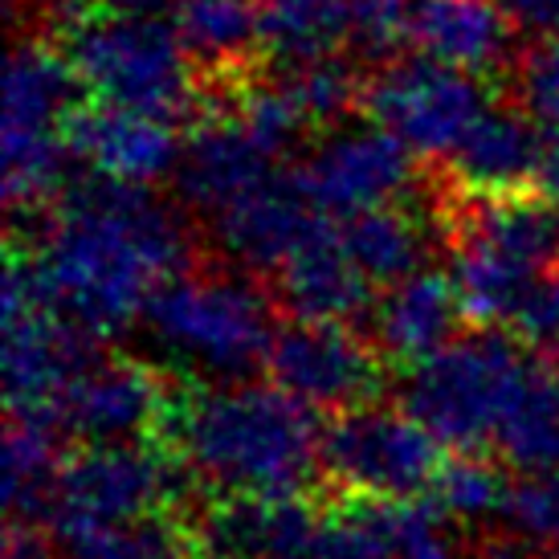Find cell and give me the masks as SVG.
Here are the masks:
<instances>
[{
  "label": "cell",
  "instance_id": "cell-1",
  "mask_svg": "<svg viewBox=\"0 0 559 559\" xmlns=\"http://www.w3.org/2000/svg\"><path fill=\"white\" fill-rule=\"evenodd\" d=\"M188 237L152 185L86 176L66 188L41 241L29 249L37 282L91 340L140 323L159 286L185 270Z\"/></svg>",
  "mask_w": 559,
  "mask_h": 559
},
{
  "label": "cell",
  "instance_id": "cell-2",
  "mask_svg": "<svg viewBox=\"0 0 559 559\" xmlns=\"http://www.w3.org/2000/svg\"><path fill=\"white\" fill-rule=\"evenodd\" d=\"M180 466L217 495H295L323 469L314 408L282 384L229 380L171 408Z\"/></svg>",
  "mask_w": 559,
  "mask_h": 559
},
{
  "label": "cell",
  "instance_id": "cell-3",
  "mask_svg": "<svg viewBox=\"0 0 559 559\" xmlns=\"http://www.w3.org/2000/svg\"><path fill=\"white\" fill-rule=\"evenodd\" d=\"M62 49L79 70L82 91L98 103L152 110L176 123L197 98L192 58L164 16H127L82 4L62 21Z\"/></svg>",
  "mask_w": 559,
  "mask_h": 559
},
{
  "label": "cell",
  "instance_id": "cell-4",
  "mask_svg": "<svg viewBox=\"0 0 559 559\" xmlns=\"http://www.w3.org/2000/svg\"><path fill=\"white\" fill-rule=\"evenodd\" d=\"M143 323L159 352L217 384L246 380L270 356V307L234 274H171L159 286Z\"/></svg>",
  "mask_w": 559,
  "mask_h": 559
},
{
  "label": "cell",
  "instance_id": "cell-5",
  "mask_svg": "<svg viewBox=\"0 0 559 559\" xmlns=\"http://www.w3.org/2000/svg\"><path fill=\"white\" fill-rule=\"evenodd\" d=\"M527 364V343L481 326L408 368L404 408H413L441 437V445L478 453L495 445Z\"/></svg>",
  "mask_w": 559,
  "mask_h": 559
},
{
  "label": "cell",
  "instance_id": "cell-6",
  "mask_svg": "<svg viewBox=\"0 0 559 559\" xmlns=\"http://www.w3.org/2000/svg\"><path fill=\"white\" fill-rule=\"evenodd\" d=\"M559 258V213L551 201L486 197L453 246L450 274L462 311L478 326H507L514 302Z\"/></svg>",
  "mask_w": 559,
  "mask_h": 559
},
{
  "label": "cell",
  "instance_id": "cell-7",
  "mask_svg": "<svg viewBox=\"0 0 559 559\" xmlns=\"http://www.w3.org/2000/svg\"><path fill=\"white\" fill-rule=\"evenodd\" d=\"M180 490V466L147 441L86 445L70 457L49 511V531L62 547L107 527L156 519Z\"/></svg>",
  "mask_w": 559,
  "mask_h": 559
},
{
  "label": "cell",
  "instance_id": "cell-8",
  "mask_svg": "<svg viewBox=\"0 0 559 559\" xmlns=\"http://www.w3.org/2000/svg\"><path fill=\"white\" fill-rule=\"evenodd\" d=\"M441 437L413 413L364 401L323 429V474L343 495L417 498L441 469Z\"/></svg>",
  "mask_w": 559,
  "mask_h": 559
},
{
  "label": "cell",
  "instance_id": "cell-9",
  "mask_svg": "<svg viewBox=\"0 0 559 559\" xmlns=\"http://www.w3.org/2000/svg\"><path fill=\"white\" fill-rule=\"evenodd\" d=\"M4 396L9 413H49L66 384L91 364L94 343L46 298L29 253L4 270Z\"/></svg>",
  "mask_w": 559,
  "mask_h": 559
},
{
  "label": "cell",
  "instance_id": "cell-10",
  "mask_svg": "<svg viewBox=\"0 0 559 559\" xmlns=\"http://www.w3.org/2000/svg\"><path fill=\"white\" fill-rule=\"evenodd\" d=\"M364 110L413 156L450 159L481 119L486 91L474 70H457L420 53L376 74L364 86Z\"/></svg>",
  "mask_w": 559,
  "mask_h": 559
},
{
  "label": "cell",
  "instance_id": "cell-11",
  "mask_svg": "<svg viewBox=\"0 0 559 559\" xmlns=\"http://www.w3.org/2000/svg\"><path fill=\"white\" fill-rule=\"evenodd\" d=\"M413 152L380 123L331 131L311 156L298 164L295 185L331 221L356 217L364 209L396 204L413 188Z\"/></svg>",
  "mask_w": 559,
  "mask_h": 559
},
{
  "label": "cell",
  "instance_id": "cell-12",
  "mask_svg": "<svg viewBox=\"0 0 559 559\" xmlns=\"http://www.w3.org/2000/svg\"><path fill=\"white\" fill-rule=\"evenodd\" d=\"M265 372L311 408H356L380 389V356L347 323L295 319L274 331Z\"/></svg>",
  "mask_w": 559,
  "mask_h": 559
},
{
  "label": "cell",
  "instance_id": "cell-13",
  "mask_svg": "<svg viewBox=\"0 0 559 559\" xmlns=\"http://www.w3.org/2000/svg\"><path fill=\"white\" fill-rule=\"evenodd\" d=\"M46 417L86 445L107 441H147L171 420L164 376L135 359H91Z\"/></svg>",
  "mask_w": 559,
  "mask_h": 559
},
{
  "label": "cell",
  "instance_id": "cell-14",
  "mask_svg": "<svg viewBox=\"0 0 559 559\" xmlns=\"http://www.w3.org/2000/svg\"><path fill=\"white\" fill-rule=\"evenodd\" d=\"M66 143L79 164L94 176L127 180V185H159L164 176H176L185 140L176 135L171 119L152 110L94 103L74 107L66 119Z\"/></svg>",
  "mask_w": 559,
  "mask_h": 559
},
{
  "label": "cell",
  "instance_id": "cell-15",
  "mask_svg": "<svg viewBox=\"0 0 559 559\" xmlns=\"http://www.w3.org/2000/svg\"><path fill=\"white\" fill-rule=\"evenodd\" d=\"M278 159L249 135L234 110H213L192 127L176 164V192L201 217H221L241 197L274 180Z\"/></svg>",
  "mask_w": 559,
  "mask_h": 559
},
{
  "label": "cell",
  "instance_id": "cell-16",
  "mask_svg": "<svg viewBox=\"0 0 559 559\" xmlns=\"http://www.w3.org/2000/svg\"><path fill=\"white\" fill-rule=\"evenodd\" d=\"M323 519L295 495H225L197 531L204 559H311Z\"/></svg>",
  "mask_w": 559,
  "mask_h": 559
},
{
  "label": "cell",
  "instance_id": "cell-17",
  "mask_svg": "<svg viewBox=\"0 0 559 559\" xmlns=\"http://www.w3.org/2000/svg\"><path fill=\"white\" fill-rule=\"evenodd\" d=\"M209 225H213L217 246L237 265H246L253 274H278L298 249L311 246L314 237L323 234L331 217H323L302 197L295 176L290 180L274 176L262 188H253L249 197H241L234 209L213 217Z\"/></svg>",
  "mask_w": 559,
  "mask_h": 559
},
{
  "label": "cell",
  "instance_id": "cell-18",
  "mask_svg": "<svg viewBox=\"0 0 559 559\" xmlns=\"http://www.w3.org/2000/svg\"><path fill=\"white\" fill-rule=\"evenodd\" d=\"M79 91V70L66 58V49H53L46 41H21L4 66V98H0L4 103V119H0L4 152L62 140Z\"/></svg>",
  "mask_w": 559,
  "mask_h": 559
},
{
  "label": "cell",
  "instance_id": "cell-19",
  "mask_svg": "<svg viewBox=\"0 0 559 559\" xmlns=\"http://www.w3.org/2000/svg\"><path fill=\"white\" fill-rule=\"evenodd\" d=\"M462 314L466 311L453 274L420 265L413 274L389 282L384 295L372 302V343L380 347V356L413 368L453 343V326Z\"/></svg>",
  "mask_w": 559,
  "mask_h": 559
},
{
  "label": "cell",
  "instance_id": "cell-20",
  "mask_svg": "<svg viewBox=\"0 0 559 559\" xmlns=\"http://www.w3.org/2000/svg\"><path fill=\"white\" fill-rule=\"evenodd\" d=\"M539 143H544V127L531 115L486 107L445 164H450L453 180L466 188L474 201L514 197L527 185H535V176H539Z\"/></svg>",
  "mask_w": 559,
  "mask_h": 559
},
{
  "label": "cell",
  "instance_id": "cell-21",
  "mask_svg": "<svg viewBox=\"0 0 559 559\" xmlns=\"http://www.w3.org/2000/svg\"><path fill=\"white\" fill-rule=\"evenodd\" d=\"M376 282L352 262L340 241V221H331L311 246H302L278 270V298L295 319L319 323H347L372 311Z\"/></svg>",
  "mask_w": 559,
  "mask_h": 559
},
{
  "label": "cell",
  "instance_id": "cell-22",
  "mask_svg": "<svg viewBox=\"0 0 559 559\" xmlns=\"http://www.w3.org/2000/svg\"><path fill=\"white\" fill-rule=\"evenodd\" d=\"M511 29L502 0H413L408 46L433 62L481 74L502 62Z\"/></svg>",
  "mask_w": 559,
  "mask_h": 559
},
{
  "label": "cell",
  "instance_id": "cell-23",
  "mask_svg": "<svg viewBox=\"0 0 559 559\" xmlns=\"http://www.w3.org/2000/svg\"><path fill=\"white\" fill-rule=\"evenodd\" d=\"M62 429L46 413H13L4 433V511L41 523L62 481Z\"/></svg>",
  "mask_w": 559,
  "mask_h": 559
},
{
  "label": "cell",
  "instance_id": "cell-24",
  "mask_svg": "<svg viewBox=\"0 0 559 559\" xmlns=\"http://www.w3.org/2000/svg\"><path fill=\"white\" fill-rule=\"evenodd\" d=\"M495 450L514 469H559V364L539 352L498 425Z\"/></svg>",
  "mask_w": 559,
  "mask_h": 559
},
{
  "label": "cell",
  "instance_id": "cell-25",
  "mask_svg": "<svg viewBox=\"0 0 559 559\" xmlns=\"http://www.w3.org/2000/svg\"><path fill=\"white\" fill-rule=\"evenodd\" d=\"M352 41V0H262V49L298 70L343 53Z\"/></svg>",
  "mask_w": 559,
  "mask_h": 559
},
{
  "label": "cell",
  "instance_id": "cell-26",
  "mask_svg": "<svg viewBox=\"0 0 559 559\" xmlns=\"http://www.w3.org/2000/svg\"><path fill=\"white\" fill-rule=\"evenodd\" d=\"M340 241L376 286H389V282L420 270L425 253H429L425 225L396 204H380V209H364L356 217H343Z\"/></svg>",
  "mask_w": 559,
  "mask_h": 559
},
{
  "label": "cell",
  "instance_id": "cell-27",
  "mask_svg": "<svg viewBox=\"0 0 559 559\" xmlns=\"http://www.w3.org/2000/svg\"><path fill=\"white\" fill-rule=\"evenodd\" d=\"M171 25L192 62L229 70L249 49H262V0H180Z\"/></svg>",
  "mask_w": 559,
  "mask_h": 559
},
{
  "label": "cell",
  "instance_id": "cell-28",
  "mask_svg": "<svg viewBox=\"0 0 559 559\" xmlns=\"http://www.w3.org/2000/svg\"><path fill=\"white\" fill-rule=\"evenodd\" d=\"M311 559H404L384 498H359L340 514H326Z\"/></svg>",
  "mask_w": 559,
  "mask_h": 559
},
{
  "label": "cell",
  "instance_id": "cell-29",
  "mask_svg": "<svg viewBox=\"0 0 559 559\" xmlns=\"http://www.w3.org/2000/svg\"><path fill=\"white\" fill-rule=\"evenodd\" d=\"M498 523L527 547H559V469H519L498 502Z\"/></svg>",
  "mask_w": 559,
  "mask_h": 559
},
{
  "label": "cell",
  "instance_id": "cell-30",
  "mask_svg": "<svg viewBox=\"0 0 559 559\" xmlns=\"http://www.w3.org/2000/svg\"><path fill=\"white\" fill-rule=\"evenodd\" d=\"M234 115L241 119V127H246L249 135L262 143L274 159L286 156V152L307 135V127H314L311 115H307L302 103H298L290 79L258 82V86L241 91L237 94Z\"/></svg>",
  "mask_w": 559,
  "mask_h": 559
},
{
  "label": "cell",
  "instance_id": "cell-31",
  "mask_svg": "<svg viewBox=\"0 0 559 559\" xmlns=\"http://www.w3.org/2000/svg\"><path fill=\"white\" fill-rule=\"evenodd\" d=\"M433 502L441 511L457 519V523H481L498 514L502 490L507 481L486 457H478L474 450H457V457H445L433 478Z\"/></svg>",
  "mask_w": 559,
  "mask_h": 559
},
{
  "label": "cell",
  "instance_id": "cell-32",
  "mask_svg": "<svg viewBox=\"0 0 559 559\" xmlns=\"http://www.w3.org/2000/svg\"><path fill=\"white\" fill-rule=\"evenodd\" d=\"M286 79L295 86L302 110L311 115V123H340L356 103H364V82L356 79L352 62H343L340 53L323 58V62L298 66Z\"/></svg>",
  "mask_w": 559,
  "mask_h": 559
},
{
  "label": "cell",
  "instance_id": "cell-33",
  "mask_svg": "<svg viewBox=\"0 0 559 559\" xmlns=\"http://www.w3.org/2000/svg\"><path fill=\"white\" fill-rule=\"evenodd\" d=\"M413 0H352V41L347 49L364 62H392L408 46Z\"/></svg>",
  "mask_w": 559,
  "mask_h": 559
},
{
  "label": "cell",
  "instance_id": "cell-34",
  "mask_svg": "<svg viewBox=\"0 0 559 559\" xmlns=\"http://www.w3.org/2000/svg\"><path fill=\"white\" fill-rule=\"evenodd\" d=\"M384 502H389V519L404 559H462L457 539L445 527L450 514L441 511L433 498L429 502H420V498H384Z\"/></svg>",
  "mask_w": 559,
  "mask_h": 559
},
{
  "label": "cell",
  "instance_id": "cell-35",
  "mask_svg": "<svg viewBox=\"0 0 559 559\" xmlns=\"http://www.w3.org/2000/svg\"><path fill=\"white\" fill-rule=\"evenodd\" d=\"M507 326H511L514 340L527 343L531 352L556 356L559 352V270L556 265L544 270V274L523 290V298L514 302Z\"/></svg>",
  "mask_w": 559,
  "mask_h": 559
},
{
  "label": "cell",
  "instance_id": "cell-36",
  "mask_svg": "<svg viewBox=\"0 0 559 559\" xmlns=\"http://www.w3.org/2000/svg\"><path fill=\"white\" fill-rule=\"evenodd\" d=\"M519 98L539 127L559 123V33H547L527 49L519 70Z\"/></svg>",
  "mask_w": 559,
  "mask_h": 559
},
{
  "label": "cell",
  "instance_id": "cell-37",
  "mask_svg": "<svg viewBox=\"0 0 559 559\" xmlns=\"http://www.w3.org/2000/svg\"><path fill=\"white\" fill-rule=\"evenodd\" d=\"M53 531L46 535L33 519H9L4 527V559H53Z\"/></svg>",
  "mask_w": 559,
  "mask_h": 559
},
{
  "label": "cell",
  "instance_id": "cell-38",
  "mask_svg": "<svg viewBox=\"0 0 559 559\" xmlns=\"http://www.w3.org/2000/svg\"><path fill=\"white\" fill-rule=\"evenodd\" d=\"M502 9L514 21V29L531 33V37L559 33V0H502Z\"/></svg>",
  "mask_w": 559,
  "mask_h": 559
},
{
  "label": "cell",
  "instance_id": "cell-39",
  "mask_svg": "<svg viewBox=\"0 0 559 559\" xmlns=\"http://www.w3.org/2000/svg\"><path fill=\"white\" fill-rule=\"evenodd\" d=\"M535 188L544 192L547 201H559V123L544 127V143H539V176Z\"/></svg>",
  "mask_w": 559,
  "mask_h": 559
},
{
  "label": "cell",
  "instance_id": "cell-40",
  "mask_svg": "<svg viewBox=\"0 0 559 559\" xmlns=\"http://www.w3.org/2000/svg\"><path fill=\"white\" fill-rule=\"evenodd\" d=\"M107 13H127V16H164L171 13L180 0H91Z\"/></svg>",
  "mask_w": 559,
  "mask_h": 559
},
{
  "label": "cell",
  "instance_id": "cell-41",
  "mask_svg": "<svg viewBox=\"0 0 559 559\" xmlns=\"http://www.w3.org/2000/svg\"><path fill=\"white\" fill-rule=\"evenodd\" d=\"M478 559H527V556H519V551H502V547H498V551H486V556H478Z\"/></svg>",
  "mask_w": 559,
  "mask_h": 559
}]
</instances>
